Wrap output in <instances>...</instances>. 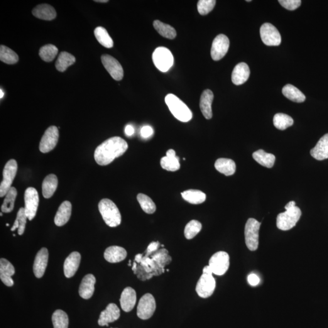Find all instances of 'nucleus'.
Returning <instances> with one entry per match:
<instances>
[{
	"mask_svg": "<svg viewBox=\"0 0 328 328\" xmlns=\"http://www.w3.org/2000/svg\"><path fill=\"white\" fill-rule=\"evenodd\" d=\"M128 144L120 137H112L108 139L94 151V159L100 165H107L115 159L124 155L128 149Z\"/></svg>",
	"mask_w": 328,
	"mask_h": 328,
	"instance_id": "obj_1",
	"label": "nucleus"
},
{
	"mask_svg": "<svg viewBox=\"0 0 328 328\" xmlns=\"http://www.w3.org/2000/svg\"><path fill=\"white\" fill-rule=\"evenodd\" d=\"M286 211L281 213L276 218V226L281 231H289L292 229L299 221L302 211L296 206L295 201H290L285 206Z\"/></svg>",
	"mask_w": 328,
	"mask_h": 328,
	"instance_id": "obj_2",
	"label": "nucleus"
},
{
	"mask_svg": "<svg viewBox=\"0 0 328 328\" xmlns=\"http://www.w3.org/2000/svg\"><path fill=\"white\" fill-rule=\"evenodd\" d=\"M99 210L108 226L116 227L121 223V215L114 202L109 199H103L99 203Z\"/></svg>",
	"mask_w": 328,
	"mask_h": 328,
	"instance_id": "obj_3",
	"label": "nucleus"
},
{
	"mask_svg": "<svg viewBox=\"0 0 328 328\" xmlns=\"http://www.w3.org/2000/svg\"><path fill=\"white\" fill-rule=\"evenodd\" d=\"M165 100L171 113L179 121L187 122L192 119V112L187 105L175 95L173 94L166 95Z\"/></svg>",
	"mask_w": 328,
	"mask_h": 328,
	"instance_id": "obj_4",
	"label": "nucleus"
},
{
	"mask_svg": "<svg viewBox=\"0 0 328 328\" xmlns=\"http://www.w3.org/2000/svg\"><path fill=\"white\" fill-rule=\"evenodd\" d=\"M260 226L261 222L255 219H249L247 220L244 235H245L246 244L250 251H255L258 249Z\"/></svg>",
	"mask_w": 328,
	"mask_h": 328,
	"instance_id": "obj_5",
	"label": "nucleus"
},
{
	"mask_svg": "<svg viewBox=\"0 0 328 328\" xmlns=\"http://www.w3.org/2000/svg\"><path fill=\"white\" fill-rule=\"evenodd\" d=\"M152 57L154 64L161 72H168L172 67L174 63L173 55L166 48H156L154 51Z\"/></svg>",
	"mask_w": 328,
	"mask_h": 328,
	"instance_id": "obj_6",
	"label": "nucleus"
},
{
	"mask_svg": "<svg viewBox=\"0 0 328 328\" xmlns=\"http://www.w3.org/2000/svg\"><path fill=\"white\" fill-rule=\"evenodd\" d=\"M18 170V165L15 160H11L4 166L2 176L3 180L0 185V197L6 196L11 188L15 177Z\"/></svg>",
	"mask_w": 328,
	"mask_h": 328,
	"instance_id": "obj_7",
	"label": "nucleus"
},
{
	"mask_svg": "<svg viewBox=\"0 0 328 328\" xmlns=\"http://www.w3.org/2000/svg\"><path fill=\"white\" fill-rule=\"evenodd\" d=\"M229 265V255L226 252H217L209 260V266L213 273L217 275L221 276L226 273Z\"/></svg>",
	"mask_w": 328,
	"mask_h": 328,
	"instance_id": "obj_8",
	"label": "nucleus"
},
{
	"mask_svg": "<svg viewBox=\"0 0 328 328\" xmlns=\"http://www.w3.org/2000/svg\"><path fill=\"white\" fill-rule=\"evenodd\" d=\"M216 288V281L212 273H203L198 280L196 291L200 297H210Z\"/></svg>",
	"mask_w": 328,
	"mask_h": 328,
	"instance_id": "obj_9",
	"label": "nucleus"
},
{
	"mask_svg": "<svg viewBox=\"0 0 328 328\" xmlns=\"http://www.w3.org/2000/svg\"><path fill=\"white\" fill-rule=\"evenodd\" d=\"M156 301L150 293H146L139 300L137 315L142 320L150 319L156 310Z\"/></svg>",
	"mask_w": 328,
	"mask_h": 328,
	"instance_id": "obj_10",
	"label": "nucleus"
},
{
	"mask_svg": "<svg viewBox=\"0 0 328 328\" xmlns=\"http://www.w3.org/2000/svg\"><path fill=\"white\" fill-rule=\"evenodd\" d=\"M24 202L27 218L31 221L36 217L39 204L38 193L35 188H27L24 193Z\"/></svg>",
	"mask_w": 328,
	"mask_h": 328,
	"instance_id": "obj_11",
	"label": "nucleus"
},
{
	"mask_svg": "<svg viewBox=\"0 0 328 328\" xmlns=\"http://www.w3.org/2000/svg\"><path fill=\"white\" fill-rule=\"evenodd\" d=\"M260 36L262 41L269 46H277L281 43V36L278 29L273 24L266 23L261 26Z\"/></svg>",
	"mask_w": 328,
	"mask_h": 328,
	"instance_id": "obj_12",
	"label": "nucleus"
},
{
	"mask_svg": "<svg viewBox=\"0 0 328 328\" xmlns=\"http://www.w3.org/2000/svg\"><path fill=\"white\" fill-rule=\"evenodd\" d=\"M59 132L55 126H51L46 129L41 139L39 149L41 153H46L52 151L57 146Z\"/></svg>",
	"mask_w": 328,
	"mask_h": 328,
	"instance_id": "obj_13",
	"label": "nucleus"
},
{
	"mask_svg": "<svg viewBox=\"0 0 328 328\" xmlns=\"http://www.w3.org/2000/svg\"><path fill=\"white\" fill-rule=\"evenodd\" d=\"M229 39L224 34H219L213 41L211 48V57L215 61L222 59L228 52Z\"/></svg>",
	"mask_w": 328,
	"mask_h": 328,
	"instance_id": "obj_14",
	"label": "nucleus"
},
{
	"mask_svg": "<svg viewBox=\"0 0 328 328\" xmlns=\"http://www.w3.org/2000/svg\"><path fill=\"white\" fill-rule=\"evenodd\" d=\"M102 62L105 69L114 80L119 81L124 77V70L116 58L109 55H103Z\"/></svg>",
	"mask_w": 328,
	"mask_h": 328,
	"instance_id": "obj_15",
	"label": "nucleus"
},
{
	"mask_svg": "<svg viewBox=\"0 0 328 328\" xmlns=\"http://www.w3.org/2000/svg\"><path fill=\"white\" fill-rule=\"evenodd\" d=\"M121 315L120 310L117 306L114 303H110L107 306L106 309L100 313L98 324L100 326L109 327L110 323H112L118 320Z\"/></svg>",
	"mask_w": 328,
	"mask_h": 328,
	"instance_id": "obj_16",
	"label": "nucleus"
},
{
	"mask_svg": "<svg viewBox=\"0 0 328 328\" xmlns=\"http://www.w3.org/2000/svg\"><path fill=\"white\" fill-rule=\"evenodd\" d=\"M49 253L48 249L43 247L36 254L33 265L34 275L36 278L42 277L48 265Z\"/></svg>",
	"mask_w": 328,
	"mask_h": 328,
	"instance_id": "obj_17",
	"label": "nucleus"
},
{
	"mask_svg": "<svg viewBox=\"0 0 328 328\" xmlns=\"http://www.w3.org/2000/svg\"><path fill=\"white\" fill-rule=\"evenodd\" d=\"M81 255L78 252H73L65 259L64 263V273L66 277H73L79 268Z\"/></svg>",
	"mask_w": 328,
	"mask_h": 328,
	"instance_id": "obj_18",
	"label": "nucleus"
},
{
	"mask_svg": "<svg viewBox=\"0 0 328 328\" xmlns=\"http://www.w3.org/2000/svg\"><path fill=\"white\" fill-rule=\"evenodd\" d=\"M14 267L5 258L0 259V278L5 285L11 287L14 285L12 276L15 273Z\"/></svg>",
	"mask_w": 328,
	"mask_h": 328,
	"instance_id": "obj_19",
	"label": "nucleus"
},
{
	"mask_svg": "<svg viewBox=\"0 0 328 328\" xmlns=\"http://www.w3.org/2000/svg\"><path fill=\"white\" fill-rule=\"evenodd\" d=\"M95 282L96 280L92 274L85 276L80 285L79 292L80 297L86 300L91 298L94 292Z\"/></svg>",
	"mask_w": 328,
	"mask_h": 328,
	"instance_id": "obj_20",
	"label": "nucleus"
},
{
	"mask_svg": "<svg viewBox=\"0 0 328 328\" xmlns=\"http://www.w3.org/2000/svg\"><path fill=\"white\" fill-rule=\"evenodd\" d=\"M122 310L128 312L133 310L136 303V293L133 288L127 287L123 291L120 298Z\"/></svg>",
	"mask_w": 328,
	"mask_h": 328,
	"instance_id": "obj_21",
	"label": "nucleus"
},
{
	"mask_svg": "<svg viewBox=\"0 0 328 328\" xmlns=\"http://www.w3.org/2000/svg\"><path fill=\"white\" fill-rule=\"evenodd\" d=\"M214 98V93L210 90H205L200 96V111L206 119L212 118V105Z\"/></svg>",
	"mask_w": 328,
	"mask_h": 328,
	"instance_id": "obj_22",
	"label": "nucleus"
},
{
	"mask_svg": "<svg viewBox=\"0 0 328 328\" xmlns=\"http://www.w3.org/2000/svg\"><path fill=\"white\" fill-rule=\"evenodd\" d=\"M249 66L246 63H238L234 68L232 74V81L236 85H241L248 80L250 75Z\"/></svg>",
	"mask_w": 328,
	"mask_h": 328,
	"instance_id": "obj_23",
	"label": "nucleus"
},
{
	"mask_svg": "<svg viewBox=\"0 0 328 328\" xmlns=\"http://www.w3.org/2000/svg\"><path fill=\"white\" fill-rule=\"evenodd\" d=\"M127 256L126 250L119 246H110L104 252L105 259L111 263H119L124 260Z\"/></svg>",
	"mask_w": 328,
	"mask_h": 328,
	"instance_id": "obj_24",
	"label": "nucleus"
},
{
	"mask_svg": "<svg viewBox=\"0 0 328 328\" xmlns=\"http://www.w3.org/2000/svg\"><path fill=\"white\" fill-rule=\"evenodd\" d=\"M310 153L317 160L323 161L328 159V133L320 139L315 147L310 150Z\"/></svg>",
	"mask_w": 328,
	"mask_h": 328,
	"instance_id": "obj_25",
	"label": "nucleus"
},
{
	"mask_svg": "<svg viewBox=\"0 0 328 328\" xmlns=\"http://www.w3.org/2000/svg\"><path fill=\"white\" fill-rule=\"evenodd\" d=\"M72 205L70 201L66 200L60 205L55 215V222L56 226H64L69 221L72 215Z\"/></svg>",
	"mask_w": 328,
	"mask_h": 328,
	"instance_id": "obj_26",
	"label": "nucleus"
},
{
	"mask_svg": "<svg viewBox=\"0 0 328 328\" xmlns=\"http://www.w3.org/2000/svg\"><path fill=\"white\" fill-rule=\"evenodd\" d=\"M161 165L164 170L176 171L180 168V159L176 156L175 151L173 149L166 151V156L161 160Z\"/></svg>",
	"mask_w": 328,
	"mask_h": 328,
	"instance_id": "obj_27",
	"label": "nucleus"
},
{
	"mask_svg": "<svg viewBox=\"0 0 328 328\" xmlns=\"http://www.w3.org/2000/svg\"><path fill=\"white\" fill-rule=\"evenodd\" d=\"M34 16L44 20H53L57 16L55 10L50 5L43 4L38 5L33 9Z\"/></svg>",
	"mask_w": 328,
	"mask_h": 328,
	"instance_id": "obj_28",
	"label": "nucleus"
},
{
	"mask_svg": "<svg viewBox=\"0 0 328 328\" xmlns=\"http://www.w3.org/2000/svg\"><path fill=\"white\" fill-rule=\"evenodd\" d=\"M58 179L54 174L46 176L42 183V193L44 198L48 199L53 197L57 190Z\"/></svg>",
	"mask_w": 328,
	"mask_h": 328,
	"instance_id": "obj_29",
	"label": "nucleus"
},
{
	"mask_svg": "<svg viewBox=\"0 0 328 328\" xmlns=\"http://www.w3.org/2000/svg\"><path fill=\"white\" fill-rule=\"evenodd\" d=\"M215 167L219 172L227 176L233 175L236 171V163L231 159H219L215 162Z\"/></svg>",
	"mask_w": 328,
	"mask_h": 328,
	"instance_id": "obj_30",
	"label": "nucleus"
},
{
	"mask_svg": "<svg viewBox=\"0 0 328 328\" xmlns=\"http://www.w3.org/2000/svg\"><path fill=\"white\" fill-rule=\"evenodd\" d=\"M282 92L288 99L297 103H302L305 101L306 96L297 88L292 85H286L283 88Z\"/></svg>",
	"mask_w": 328,
	"mask_h": 328,
	"instance_id": "obj_31",
	"label": "nucleus"
},
{
	"mask_svg": "<svg viewBox=\"0 0 328 328\" xmlns=\"http://www.w3.org/2000/svg\"><path fill=\"white\" fill-rule=\"evenodd\" d=\"M183 199L193 204H202L206 200V195L198 190H188L181 193Z\"/></svg>",
	"mask_w": 328,
	"mask_h": 328,
	"instance_id": "obj_32",
	"label": "nucleus"
},
{
	"mask_svg": "<svg viewBox=\"0 0 328 328\" xmlns=\"http://www.w3.org/2000/svg\"><path fill=\"white\" fill-rule=\"evenodd\" d=\"M252 156L257 163L267 168L273 167L275 163V156L273 154L265 152L261 149L254 152Z\"/></svg>",
	"mask_w": 328,
	"mask_h": 328,
	"instance_id": "obj_33",
	"label": "nucleus"
},
{
	"mask_svg": "<svg viewBox=\"0 0 328 328\" xmlns=\"http://www.w3.org/2000/svg\"><path fill=\"white\" fill-rule=\"evenodd\" d=\"M75 62V58L74 55L67 52H62L56 61L55 67L58 72H64Z\"/></svg>",
	"mask_w": 328,
	"mask_h": 328,
	"instance_id": "obj_34",
	"label": "nucleus"
},
{
	"mask_svg": "<svg viewBox=\"0 0 328 328\" xmlns=\"http://www.w3.org/2000/svg\"><path fill=\"white\" fill-rule=\"evenodd\" d=\"M153 26L158 31V33L164 37L172 40L176 36V31L175 28L168 25V24L164 23L159 20H156L153 22Z\"/></svg>",
	"mask_w": 328,
	"mask_h": 328,
	"instance_id": "obj_35",
	"label": "nucleus"
},
{
	"mask_svg": "<svg viewBox=\"0 0 328 328\" xmlns=\"http://www.w3.org/2000/svg\"><path fill=\"white\" fill-rule=\"evenodd\" d=\"M94 35L99 43L104 47L111 48L113 46V40L108 33L106 29L103 27H97L94 30Z\"/></svg>",
	"mask_w": 328,
	"mask_h": 328,
	"instance_id": "obj_36",
	"label": "nucleus"
},
{
	"mask_svg": "<svg viewBox=\"0 0 328 328\" xmlns=\"http://www.w3.org/2000/svg\"><path fill=\"white\" fill-rule=\"evenodd\" d=\"M273 122L274 126L280 130H285L293 124L292 117L283 113L276 114L273 117Z\"/></svg>",
	"mask_w": 328,
	"mask_h": 328,
	"instance_id": "obj_37",
	"label": "nucleus"
},
{
	"mask_svg": "<svg viewBox=\"0 0 328 328\" xmlns=\"http://www.w3.org/2000/svg\"><path fill=\"white\" fill-rule=\"evenodd\" d=\"M18 56L14 51L7 46L1 45L0 47V60L9 65L16 64L18 61Z\"/></svg>",
	"mask_w": 328,
	"mask_h": 328,
	"instance_id": "obj_38",
	"label": "nucleus"
},
{
	"mask_svg": "<svg viewBox=\"0 0 328 328\" xmlns=\"http://www.w3.org/2000/svg\"><path fill=\"white\" fill-rule=\"evenodd\" d=\"M52 321L54 328H68L69 319L67 313L62 310H56L53 313Z\"/></svg>",
	"mask_w": 328,
	"mask_h": 328,
	"instance_id": "obj_39",
	"label": "nucleus"
},
{
	"mask_svg": "<svg viewBox=\"0 0 328 328\" xmlns=\"http://www.w3.org/2000/svg\"><path fill=\"white\" fill-rule=\"evenodd\" d=\"M17 196V191L16 188L12 187L7 193L6 198L4 200L3 204L1 205V212L10 213L14 210L15 200Z\"/></svg>",
	"mask_w": 328,
	"mask_h": 328,
	"instance_id": "obj_40",
	"label": "nucleus"
},
{
	"mask_svg": "<svg viewBox=\"0 0 328 328\" xmlns=\"http://www.w3.org/2000/svg\"><path fill=\"white\" fill-rule=\"evenodd\" d=\"M142 209L148 214H153L156 212V206L155 202L147 195L139 193L137 197Z\"/></svg>",
	"mask_w": 328,
	"mask_h": 328,
	"instance_id": "obj_41",
	"label": "nucleus"
},
{
	"mask_svg": "<svg viewBox=\"0 0 328 328\" xmlns=\"http://www.w3.org/2000/svg\"><path fill=\"white\" fill-rule=\"evenodd\" d=\"M58 49L53 45H46L41 47L39 55L43 61L51 62L55 59L58 54Z\"/></svg>",
	"mask_w": 328,
	"mask_h": 328,
	"instance_id": "obj_42",
	"label": "nucleus"
},
{
	"mask_svg": "<svg viewBox=\"0 0 328 328\" xmlns=\"http://www.w3.org/2000/svg\"><path fill=\"white\" fill-rule=\"evenodd\" d=\"M202 229V224L197 220H192L186 225L184 229V236L185 238L191 239L194 238L200 233Z\"/></svg>",
	"mask_w": 328,
	"mask_h": 328,
	"instance_id": "obj_43",
	"label": "nucleus"
},
{
	"mask_svg": "<svg viewBox=\"0 0 328 328\" xmlns=\"http://www.w3.org/2000/svg\"><path fill=\"white\" fill-rule=\"evenodd\" d=\"M216 2L215 0H200L197 4L198 12L202 16H205L214 9Z\"/></svg>",
	"mask_w": 328,
	"mask_h": 328,
	"instance_id": "obj_44",
	"label": "nucleus"
},
{
	"mask_svg": "<svg viewBox=\"0 0 328 328\" xmlns=\"http://www.w3.org/2000/svg\"><path fill=\"white\" fill-rule=\"evenodd\" d=\"M27 219L28 218H27L26 215L25 209L23 207L20 208L18 210V214H17L16 219L17 221H18L19 225L18 229L19 236H22L24 234V231H25Z\"/></svg>",
	"mask_w": 328,
	"mask_h": 328,
	"instance_id": "obj_45",
	"label": "nucleus"
},
{
	"mask_svg": "<svg viewBox=\"0 0 328 328\" xmlns=\"http://www.w3.org/2000/svg\"><path fill=\"white\" fill-rule=\"evenodd\" d=\"M278 2L281 6L290 11H294L302 4L300 0H279Z\"/></svg>",
	"mask_w": 328,
	"mask_h": 328,
	"instance_id": "obj_46",
	"label": "nucleus"
},
{
	"mask_svg": "<svg viewBox=\"0 0 328 328\" xmlns=\"http://www.w3.org/2000/svg\"><path fill=\"white\" fill-rule=\"evenodd\" d=\"M153 129L150 126H144L141 129V135L143 138H150L153 135Z\"/></svg>",
	"mask_w": 328,
	"mask_h": 328,
	"instance_id": "obj_47",
	"label": "nucleus"
},
{
	"mask_svg": "<svg viewBox=\"0 0 328 328\" xmlns=\"http://www.w3.org/2000/svg\"><path fill=\"white\" fill-rule=\"evenodd\" d=\"M247 280L249 285L252 286H255L258 285L259 283V278L258 276L255 273H251L247 277Z\"/></svg>",
	"mask_w": 328,
	"mask_h": 328,
	"instance_id": "obj_48",
	"label": "nucleus"
},
{
	"mask_svg": "<svg viewBox=\"0 0 328 328\" xmlns=\"http://www.w3.org/2000/svg\"><path fill=\"white\" fill-rule=\"evenodd\" d=\"M134 127L131 125H128V126H127L126 127V128H125V133H126V135L128 136H131L133 135V134L134 133Z\"/></svg>",
	"mask_w": 328,
	"mask_h": 328,
	"instance_id": "obj_49",
	"label": "nucleus"
},
{
	"mask_svg": "<svg viewBox=\"0 0 328 328\" xmlns=\"http://www.w3.org/2000/svg\"><path fill=\"white\" fill-rule=\"evenodd\" d=\"M158 242H156H156H153V243L148 247V251H155V250L158 248Z\"/></svg>",
	"mask_w": 328,
	"mask_h": 328,
	"instance_id": "obj_50",
	"label": "nucleus"
},
{
	"mask_svg": "<svg viewBox=\"0 0 328 328\" xmlns=\"http://www.w3.org/2000/svg\"><path fill=\"white\" fill-rule=\"evenodd\" d=\"M19 222L18 221H17V219H16V221L14 222V224L13 225V226H12L11 228V231H14L15 230H16L17 229H18L19 227Z\"/></svg>",
	"mask_w": 328,
	"mask_h": 328,
	"instance_id": "obj_51",
	"label": "nucleus"
},
{
	"mask_svg": "<svg viewBox=\"0 0 328 328\" xmlns=\"http://www.w3.org/2000/svg\"><path fill=\"white\" fill-rule=\"evenodd\" d=\"M141 256H142V255H139V254L137 255L136 256V258H135L136 261H138V263H139V261H141Z\"/></svg>",
	"mask_w": 328,
	"mask_h": 328,
	"instance_id": "obj_52",
	"label": "nucleus"
},
{
	"mask_svg": "<svg viewBox=\"0 0 328 328\" xmlns=\"http://www.w3.org/2000/svg\"><path fill=\"white\" fill-rule=\"evenodd\" d=\"M95 2H109L108 0H96V1H95Z\"/></svg>",
	"mask_w": 328,
	"mask_h": 328,
	"instance_id": "obj_53",
	"label": "nucleus"
},
{
	"mask_svg": "<svg viewBox=\"0 0 328 328\" xmlns=\"http://www.w3.org/2000/svg\"><path fill=\"white\" fill-rule=\"evenodd\" d=\"M0 93H1V95H0V98L2 99V97L4 96V92L2 91V90L1 89L0 90Z\"/></svg>",
	"mask_w": 328,
	"mask_h": 328,
	"instance_id": "obj_54",
	"label": "nucleus"
},
{
	"mask_svg": "<svg viewBox=\"0 0 328 328\" xmlns=\"http://www.w3.org/2000/svg\"><path fill=\"white\" fill-rule=\"evenodd\" d=\"M136 264L135 263H134V264H133V270L134 271H136Z\"/></svg>",
	"mask_w": 328,
	"mask_h": 328,
	"instance_id": "obj_55",
	"label": "nucleus"
},
{
	"mask_svg": "<svg viewBox=\"0 0 328 328\" xmlns=\"http://www.w3.org/2000/svg\"><path fill=\"white\" fill-rule=\"evenodd\" d=\"M246 1H247V2H251V0H247Z\"/></svg>",
	"mask_w": 328,
	"mask_h": 328,
	"instance_id": "obj_56",
	"label": "nucleus"
},
{
	"mask_svg": "<svg viewBox=\"0 0 328 328\" xmlns=\"http://www.w3.org/2000/svg\"><path fill=\"white\" fill-rule=\"evenodd\" d=\"M9 224H6V226H9Z\"/></svg>",
	"mask_w": 328,
	"mask_h": 328,
	"instance_id": "obj_57",
	"label": "nucleus"
}]
</instances>
